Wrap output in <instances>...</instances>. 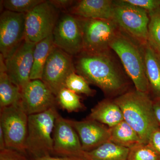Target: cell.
<instances>
[{
  "instance_id": "1",
  "label": "cell",
  "mask_w": 160,
  "mask_h": 160,
  "mask_svg": "<svg viewBox=\"0 0 160 160\" xmlns=\"http://www.w3.org/2000/svg\"><path fill=\"white\" fill-rule=\"evenodd\" d=\"M111 50L101 53L83 51L73 57V62L77 73L112 99L128 91L130 82Z\"/></svg>"
},
{
  "instance_id": "2",
  "label": "cell",
  "mask_w": 160,
  "mask_h": 160,
  "mask_svg": "<svg viewBox=\"0 0 160 160\" xmlns=\"http://www.w3.org/2000/svg\"><path fill=\"white\" fill-rule=\"evenodd\" d=\"M113 100L122 110L124 120L136 132L142 143L148 144L152 132L159 127L150 94L134 88Z\"/></svg>"
},
{
  "instance_id": "3",
  "label": "cell",
  "mask_w": 160,
  "mask_h": 160,
  "mask_svg": "<svg viewBox=\"0 0 160 160\" xmlns=\"http://www.w3.org/2000/svg\"><path fill=\"white\" fill-rule=\"evenodd\" d=\"M143 46L119 28L109 44L110 49L119 58L135 89L150 94L145 70Z\"/></svg>"
},
{
  "instance_id": "4",
  "label": "cell",
  "mask_w": 160,
  "mask_h": 160,
  "mask_svg": "<svg viewBox=\"0 0 160 160\" xmlns=\"http://www.w3.org/2000/svg\"><path fill=\"white\" fill-rule=\"evenodd\" d=\"M56 108L28 116L26 138V155L29 159L53 154V139L52 134L57 116Z\"/></svg>"
},
{
  "instance_id": "5",
  "label": "cell",
  "mask_w": 160,
  "mask_h": 160,
  "mask_svg": "<svg viewBox=\"0 0 160 160\" xmlns=\"http://www.w3.org/2000/svg\"><path fill=\"white\" fill-rule=\"evenodd\" d=\"M113 21L118 27L140 44L149 41V13L125 0L114 1Z\"/></svg>"
},
{
  "instance_id": "6",
  "label": "cell",
  "mask_w": 160,
  "mask_h": 160,
  "mask_svg": "<svg viewBox=\"0 0 160 160\" xmlns=\"http://www.w3.org/2000/svg\"><path fill=\"white\" fill-rule=\"evenodd\" d=\"M28 122V115L20 102L0 109V127L4 132L6 148L26 155Z\"/></svg>"
},
{
  "instance_id": "7",
  "label": "cell",
  "mask_w": 160,
  "mask_h": 160,
  "mask_svg": "<svg viewBox=\"0 0 160 160\" xmlns=\"http://www.w3.org/2000/svg\"><path fill=\"white\" fill-rule=\"evenodd\" d=\"M61 11L44 1L26 13L24 40L36 44L52 34Z\"/></svg>"
},
{
  "instance_id": "8",
  "label": "cell",
  "mask_w": 160,
  "mask_h": 160,
  "mask_svg": "<svg viewBox=\"0 0 160 160\" xmlns=\"http://www.w3.org/2000/svg\"><path fill=\"white\" fill-rule=\"evenodd\" d=\"M76 17L82 34L83 51L101 53L111 50L109 44L119 29L113 20Z\"/></svg>"
},
{
  "instance_id": "9",
  "label": "cell",
  "mask_w": 160,
  "mask_h": 160,
  "mask_svg": "<svg viewBox=\"0 0 160 160\" xmlns=\"http://www.w3.org/2000/svg\"><path fill=\"white\" fill-rule=\"evenodd\" d=\"M75 72L73 57L53 46L43 68L42 80L56 96L66 79Z\"/></svg>"
},
{
  "instance_id": "10",
  "label": "cell",
  "mask_w": 160,
  "mask_h": 160,
  "mask_svg": "<svg viewBox=\"0 0 160 160\" xmlns=\"http://www.w3.org/2000/svg\"><path fill=\"white\" fill-rule=\"evenodd\" d=\"M53 32L54 46L72 57L83 50L82 34L77 18L62 12Z\"/></svg>"
},
{
  "instance_id": "11",
  "label": "cell",
  "mask_w": 160,
  "mask_h": 160,
  "mask_svg": "<svg viewBox=\"0 0 160 160\" xmlns=\"http://www.w3.org/2000/svg\"><path fill=\"white\" fill-rule=\"evenodd\" d=\"M26 13L4 10L0 16V52L6 59L16 50L25 37Z\"/></svg>"
},
{
  "instance_id": "12",
  "label": "cell",
  "mask_w": 160,
  "mask_h": 160,
  "mask_svg": "<svg viewBox=\"0 0 160 160\" xmlns=\"http://www.w3.org/2000/svg\"><path fill=\"white\" fill-rule=\"evenodd\" d=\"M35 44L23 41L20 46L5 60L9 78L22 91L30 80Z\"/></svg>"
},
{
  "instance_id": "13",
  "label": "cell",
  "mask_w": 160,
  "mask_h": 160,
  "mask_svg": "<svg viewBox=\"0 0 160 160\" xmlns=\"http://www.w3.org/2000/svg\"><path fill=\"white\" fill-rule=\"evenodd\" d=\"M52 139V155L57 156L86 158L75 129L68 119L64 118L59 113L55 122Z\"/></svg>"
},
{
  "instance_id": "14",
  "label": "cell",
  "mask_w": 160,
  "mask_h": 160,
  "mask_svg": "<svg viewBox=\"0 0 160 160\" xmlns=\"http://www.w3.org/2000/svg\"><path fill=\"white\" fill-rule=\"evenodd\" d=\"M20 105L28 116L56 108V97L41 80H31L22 92Z\"/></svg>"
},
{
  "instance_id": "15",
  "label": "cell",
  "mask_w": 160,
  "mask_h": 160,
  "mask_svg": "<svg viewBox=\"0 0 160 160\" xmlns=\"http://www.w3.org/2000/svg\"><path fill=\"white\" fill-rule=\"evenodd\" d=\"M79 138L83 151L88 152L110 141L109 128L97 121L68 119Z\"/></svg>"
},
{
  "instance_id": "16",
  "label": "cell",
  "mask_w": 160,
  "mask_h": 160,
  "mask_svg": "<svg viewBox=\"0 0 160 160\" xmlns=\"http://www.w3.org/2000/svg\"><path fill=\"white\" fill-rule=\"evenodd\" d=\"M68 13L77 17L113 20L114 1L81 0L76 1Z\"/></svg>"
},
{
  "instance_id": "17",
  "label": "cell",
  "mask_w": 160,
  "mask_h": 160,
  "mask_svg": "<svg viewBox=\"0 0 160 160\" xmlns=\"http://www.w3.org/2000/svg\"><path fill=\"white\" fill-rule=\"evenodd\" d=\"M145 70L150 95L153 100L160 101V58L156 49L148 41L143 46Z\"/></svg>"
},
{
  "instance_id": "18",
  "label": "cell",
  "mask_w": 160,
  "mask_h": 160,
  "mask_svg": "<svg viewBox=\"0 0 160 160\" xmlns=\"http://www.w3.org/2000/svg\"><path fill=\"white\" fill-rule=\"evenodd\" d=\"M87 119L95 120L111 128L123 121L124 117L122 110L114 100L105 99L91 109Z\"/></svg>"
},
{
  "instance_id": "19",
  "label": "cell",
  "mask_w": 160,
  "mask_h": 160,
  "mask_svg": "<svg viewBox=\"0 0 160 160\" xmlns=\"http://www.w3.org/2000/svg\"><path fill=\"white\" fill-rule=\"evenodd\" d=\"M22 91L9 78L5 60L0 54V109L21 102Z\"/></svg>"
},
{
  "instance_id": "20",
  "label": "cell",
  "mask_w": 160,
  "mask_h": 160,
  "mask_svg": "<svg viewBox=\"0 0 160 160\" xmlns=\"http://www.w3.org/2000/svg\"><path fill=\"white\" fill-rule=\"evenodd\" d=\"M109 142L118 146L129 149L142 143L136 132L125 120L109 128Z\"/></svg>"
},
{
  "instance_id": "21",
  "label": "cell",
  "mask_w": 160,
  "mask_h": 160,
  "mask_svg": "<svg viewBox=\"0 0 160 160\" xmlns=\"http://www.w3.org/2000/svg\"><path fill=\"white\" fill-rule=\"evenodd\" d=\"M53 46L52 34L35 44L30 80H42L43 68Z\"/></svg>"
},
{
  "instance_id": "22",
  "label": "cell",
  "mask_w": 160,
  "mask_h": 160,
  "mask_svg": "<svg viewBox=\"0 0 160 160\" xmlns=\"http://www.w3.org/2000/svg\"><path fill=\"white\" fill-rule=\"evenodd\" d=\"M129 152V149L108 142L85 152V155L86 158L91 160H128Z\"/></svg>"
},
{
  "instance_id": "23",
  "label": "cell",
  "mask_w": 160,
  "mask_h": 160,
  "mask_svg": "<svg viewBox=\"0 0 160 160\" xmlns=\"http://www.w3.org/2000/svg\"><path fill=\"white\" fill-rule=\"evenodd\" d=\"M56 97L58 105L69 112L85 109L80 96L65 87L60 90Z\"/></svg>"
},
{
  "instance_id": "24",
  "label": "cell",
  "mask_w": 160,
  "mask_h": 160,
  "mask_svg": "<svg viewBox=\"0 0 160 160\" xmlns=\"http://www.w3.org/2000/svg\"><path fill=\"white\" fill-rule=\"evenodd\" d=\"M65 87L77 94H83L88 97L94 96L96 92L90 88L89 83L83 77L75 72L69 75L66 79Z\"/></svg>"
},
{
  "instance_id": "25",
  "label": "cell",
  "mask_w": 160,
  "mask_h": 160,
  "mask_svg": "<svg viewBox=\"0 0 160 160\" xmlns=\"http://www.w3.org/2000/svg\"><path fill=\"white\" fill-rule=\"evenodd\" d=\"M128 160H160V156L148 143H141L129 149Z\"/></svg>"
},
{
  "instance_id": "26",
  "label": "cell",
  "mask_w": 160,
  "mask_h": 160,
  "mask_svg": "<svg viewBox=\"0 0 160 160\" xmlns=\"http://www.w3.org/2000/svg\"><path fill=\"white\" fill-rule=\"evenodd\" d=\"M44 1V0H4L1 2L5 10L26 14Z\"/></svg>"
},
{
  "instance_id": "27",
  "label": "cell",
  "mask_w": 160,
  "mask_h": 160,
  "mask_svg": "<svg viewBox=\"0 0 160 160\" xmlns=\"http://www.w3.org/2000/svg\"><path fill=\"white\" fill-rule=\"evenodd\" d=\"M149 41L153 46L160 49V7L149 12Z\"/></svg>"
},
{
  "instance_id": "28",
  "label": "cell",
  "mask_w": 160,
  "mask_h": 160,
  "mask_svg": "<svg viewBox=\"0 0 160 160\" xmlns=\"http://www.w3.org/2000/svg\"><path fill=\"white\" fill-rule=\"evenodd\" d=\"M127 2L146 10L149 13L160 7V0H125Z\"/></svg>"
},
{
  "instance_id": "29",
  "label": "cell",
  "mask_w": 160,
  "mask_h": 160,
  "mask_svg": "<svg viewBox=\"0 0 160 160\" xmlns=\"http://www.w3.org/2000/svg\"><path fill=\"white\" fill-rule=\"evenodd\" d=\"M0 160H29V159L22 152L6 148L0 150Z\"/></svg>"
},
{
  "instance_id": "30",
  "label": "cell",
  "mask_w": 160,
  "mask_h": 160,
  "mask_svg": "<svg viewBox=\"0 0 160 160\" xmlns=\"http://www.w3.org/2000/svg\"><path fill=\"white\" fill-rule=\"evenodd\" d=\"M49 2L61 12H68V10L73 6L76 1L72 0H49Z\"/></svg>"
},
{
  "instance_id": "31",
  "label": "cell",
  "mask_w": 160,
  "mask_h": 160,
  "mask_svg": "<svg viewBox=\"0 0 160 160\" xmlns=\"http://www.w3.org/2000/svg\"><path fill=\"white\" fill-rule=\"evenodd\" d=\"M148 144L160 156V127H158L152 132L149 138Z\"/></svg>"
},
{
  "instance_id": "32",
  "label": "cell",
  "mask_w": 160,
  "mask_h": 160,
  "mask_svg": "<svg viewBox=\"0 0 160 160\" xmlns=\"http://www.w3.org/2000/svg\"><path fill=\"white\" fill-rule=\"evenodd\" d=\"M29 160H89L86 158L77 157L52 156L51 155L45 156L42 157L29 159Z\"/></svg>"
},
{
  "instance_id": "33",
  "label": "cell",
  "mask_w": 160,
  "mask_h": 160,
  "mask_svg": "<svg viewBox=\"0 0 160 160\" xmlns=\"http://www.w3.org/2000/svg\"><path fill=\"white\" fill-rule=\"evenodd\" d=\"M153 108L156 119L160 127V101L153 100Z\"/></svg>"
},
{
  "instance_id": "34",
  "label": "cell",
  "mask_w": 160,
  "mask_h": 160,
  "mask_svg": "<svg viewBox=\"0 0 160 160\" xmlns=\"http://www.w3.org/2000/svg\"><path fill=\"white\" fill-rule=\"evenodd\" d=\"M5 136L2 127H0V150L6 149Z\"/></svg>"
},
{
  "instance_id": "35",
  "label": "cell",
  "mask_w": 160,
  "mask_h": 160,
  "mask_svg": "<svg viewBox=\"0 0 160 160\" xmlns=\"http://www.w3.org/2000/svg\"><path fill=\"white\" fill-rule=\"evenodd\" d=\"M152 45V46H153V47H154L155 49H156L159 55L160 58V49L159 48H158V47H156V46H153V45H152V44H151Z\"/></svg>"
},
{
  "instance_id": "36",
  "label": "cell",
  "mask_w": 160,
  "mask_h": 160,
  "mask_svg": "<svg viewBox=\"0 0 160 160\" xmlns=\"http://www.w3.org/2000/svg\"></svg>"
}]
</instances>
